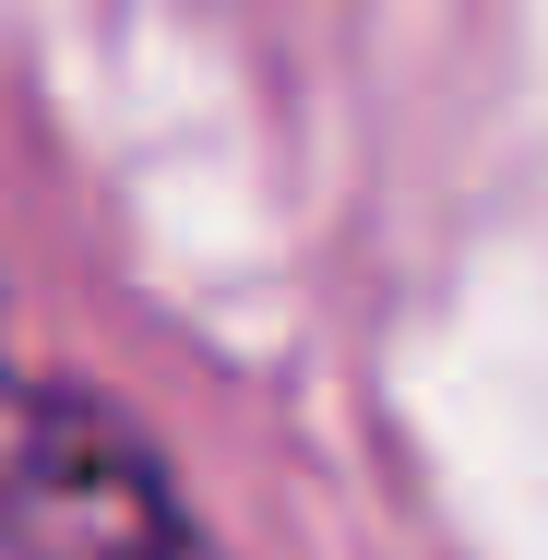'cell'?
<instances>
[{"mask_svg":"<svg viewBox=\"0 0 548 560\" xmlns=\"http://www.w3.org/2000/svg\"><path fill=\"white\" fill-rule=\"evenodd\" d=\"M0 560H215V537L96 382L0 346Z\"/></svg>","mask_w":548,"mask_h":560,"instance_id":"cell-1","label":"cell"}]
</instances>
